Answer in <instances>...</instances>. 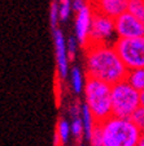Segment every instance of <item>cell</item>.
Listing matches in <instances>:
<instances>
[{"mask_svg": "<svg viewBox=\"0 0 144 146\" xmlns=\"http://www.w3.org/2000/svg\"><path fill=\"white\" fill-rule=\"evenodd\" d=\"M126 81L130 85H132L136 90L144 91V68H139V69H132L129 70L126 77Z\"/></svg>", "mask_w": 144, "mask_h": 146, "instance_id": "cell-13", "label": "cell"}, {"mask_svg": "<svg viewBox=\"0 0 144 146\" xmlns=\"http://www.w3.org/2000/svg\"><path fill=\"white\" fill-rule=\"evenodd\" d=\"M100 125L104 146H136L143 134L131 119L110 116Z\"/></svg>", "mask_w": 144, "mask_h": 146, "instance_id": "cell-3", "label": "cell"}, {"mask_svg": "<svg viewBox=\"0 0 144 146\" xmlns=\"http://www.w3.org/2000/svg\"><path fill=\"white\" fill-rule=\"evenodd\" d=\"M136 146H144V133L140 136V140H139V142Z\"/></svg>", "mask_w": 144, "mask_h": 146, "instance_id": "cell-23", "label": "cell"}, {"mask_svg": "<svg viewBox=\"0 0 144 146\" xmlns=\"http://www.w3.org/2000/svg\"><path fill=\"white\" fill-rule=\"evenodd\" d=\"M91 4L93 5L96 12L108 16L113 20L127 12L129 8V0H97Z\"/></svg>", "mask_w": 144, "mask_h": 146, "instance_id": "cell-10", "label": "cell"}, {"mask_svg": "<svg viewBox=\"0 0 144 146\" xmlns=\"http://www.w3.org/2000/svg\"><path fill=\"white\" fill-rule=\"evenodd\" d=\"M140 106V91L130 85L126 80L112 86V116L131 119Z\"/></svg>", "mask_w": 144, "mask_h": 146, "instance_id": "cell-4", "label": "cell"}, {"mask_svg": "<svg viewBox=\"0 0 144 146\" xmlns=\"http://www.w3.org/2000/svg\"><path fill=\"white\" fill-rule=\"evenodd\" d=\"M72 3H73V11H74V13H77L78 11L83 9L90 1L88 0H72Z\"/></svg>", "mask_w": 144, "mask_h": 146, "instance_id": "cell-22", "label": "cell"}, {"mask_svg": "<svg viewBox=\"0 0 144 146\" xmlns=\"http://www.w3.org/2000/svg\"><path fill=\"white\" fill-rule=\"evenodd\" d=\"M72 121H70V129H72V136L75 138L77 143H82V137H84V128L83 121H82V116H70Z\"/></svg>", "mask_w": 144, "mask_h": 146, "instance_id": "cell-15", "label": "cell"}, {"mask_svg": "<svg viewBox=\"0 0 144 146\" xmlns=\"http://www.w3.org/2000/svg\"><path fill=\"white\" fill-rule=\"evenodd\" d=\"M90 3H95V1H97V0H88Z\"/></svg>", "mask_w": 144, "mask_h": 146, "instance_id": "cell-25", "label": "cell"}, {"mask_svg": "<svg viewBox=\"0 0 144 146\" xmlns=\"http://www.w3.org/2000/svg\"><path fill=\"white\" fill-rule=\"evenodd\" d=\"M49 26L51 30L60 27V12H59V0H52L49 5Z\"/></svg>", "mask_w": 144, "mask_h": 146, "instance_id": "cell-16", "label": "cell"}, {"mask_svg": "<svg viewBox=\"0 0 144 146\" xmlns=\"http://www.w3.org/2000/svg\"><path fill=\"white\" fill-rule=\"evenodd\" d=\"M66 46H68V54H69L70 61H73L75 59V55L78 52V48L81 47V44H79V42L77 40L75 35H72L66 40Z\"/></svg>", "mask_w": 144, "mask_h": 146, "instance_id": "cell-20", "label": "cell"}, {"mask_svg": "<svg viewBox=\"0 0 144 146\" xmlns=\"http://www.w3.org/2000/svg\"><path fill=\"white\" fill-rule=\"evenodd\" d=\"M140 100H141V106H144V91L140 93Z\"/></svg>", "mask_w": 144, "mask_h": 146, "instance_id": "cell-24", "label": "cell"}, {"mask_svg": "<svg viewBox=\"0 0 144 146\" xmlns=\"http://www.w3.org/2000/svg\"><path fill=\"white\" fill-rule=\"evenodd\" d=\"M127 12L138 17L144 24V0H129Z\"/></svg>", "mask_w": 144, "mask_h": 146, "instance_id": "cell-17", "label": "cell"}, {"mask_svg": "<svg viewBox=\"0 0 144 146\" xmlns=\"http://www.w3.org/2000/svg\"><path fill=\"white\" fill-rule=\"evenodd\" d=\"M114 27L117 39H131L144 35V24L130 12H125L116 18Z\"/></svg>", "mask_w": 144, "mask_h": 146, "instance_id": "cell-7", "label": "cell"}, {"mask_svg": "<svg viewBox=\"0 0 144 146\" xmlns=\"http://www.w3.org/2000/svg\"><path fill=\"white\" fill-rule=\"evenodd\" d=\"M55 43V58H56V70L57 76L61 80H66L70 73V58L68 54V46L62 30L57 27L52 31Z\"/></svg>", "mask_w": 144, "mask_h": 146, "instance_id": "cell-8", "label": "cell"}, {"mask_svg": "<svg viewBox=\"0 0 144 146\" xmlns=\"http://www.w3.org/2000/svg\"><path fill=\"white\" fill-rule=\"evenodd\" d=\"M59 12H60V22H65L69 20L73 11L72 0H59Z\"/></svg>", "mask_w": 144, "mask_h": 146, "instance_id": "cell-18", "label": "cell"}, {"mask_svg": "<svg viewBox=\"0 0 144 146\" xmlns=\"http://www.w3.org/2000/svg\"><path fill=\"white\" fill-rule=\"evenodd\" d=\"M131 120L139 128V131L141 133H144V106H140L136 110L135 112H134V115L131 116Z\"/></svg>", "mask_w": 144, "mask_h": 146, "instance_id": "cell-21", "label": "cell"}, {"mask_svg": "<svg viewBox=\"0 0 144 146\" xmlns=\"http://www.w3.org/2000/svg\"><path fill=\"white\" fill-rule=\"evenodd\" d=\"M77 146H84L83 143H77Z\"/></svg>", "mask_w": 144, "mask_h": 146, "instance_id": "cell-26", "label": "cell"}, {"mask_svg": "<svg viewBox=\"0 0 144 146\" xmlns=\"http://www.w3.org/2000/svg\"><path fill=\"white\" fill-rule=\"evenodd\" d=\"M93 13H95V9H93V5L91 3H88L83 9L75 13L74 35L83 50L90 44V31L91 25H92Z\"/></svg>", "mask_w": 144, "mask_h": 146, "instance_id": "cell-9", "label": "cell"}, {"mask_svg": "<svg viewBox=\"0 0 144 146\" xmlns=\"http://www.w3.org/2000/svg\"><path fill=\"white\" fill-rule=\"evenodd\" d=\"M88 143H90V146H104V140H103V132H101L100 123H97L95 125L92 133H91L90 140H88Z\"/></svg>", "mask_w": 144, "mask_h": 146, "instance_id": "cell-19", "label": "cell"}, {"mask_svg": "<svg viewBox=\"0 0 144 146\" xmlns=\"http://www.w3.org/2000/svg\"><path fill=\"white\" fill-rule=\"evenodd\" d=\"M84 104L97 123H103L112 116V85L92 77L86 78L83 90Z\"/></svg>", "mask_w": 144, "mask_h": 146, "instance_id": "cell-2", "label": "cell"}, {"mask_svg": "<svg viewBox=\"0 0 144 146\" xmlns=\"http://www.w3.org/2000/svg\"><path fill=\"white\" fill-rule=\"evenodd\" d=\"M70 133H72V129H70V123L64 117H60L57 120V125H56V136L60 138L61 145H65L68 141H69Z\"/></svg>", "mask_w": 144, "mask_h": 146, "instance_id": "cell-14", "label": "cell"}, {"mask_svg": "<svg viewBox=\"0 0 144 146\" xmlns=\"http://www.w3.org/2000/svg\"><path fill=\"white\" fill-rule=\"evenodd\" d=\"M83 72L79 67L74 65V67L70 68V73H69V82H70V88H72L73 93L75 95H79V94H83V90H84V85H86V78L84 77Z\"/></svg>", "mask_w": 144, "mask_h": 146, "instance_id": "cell-11", "label": "cell"}, {"mask_svg": "<svg viewBox=\"0 0 144 146\" xmlns=\"http://www.w3.org/2000/svg\"><path fill=\"white\" fill-rule=\"evenodd\" d=\"M113 46L129 70L144 68V35L131 39H117Z\"/></svg>", "mask_w": 144, "mask_h": 146, "instance_id": "cell-5", "label": "cell"}, {"mask_svg": "<svg viewBox=\"0 0 144 146\" xmlns=\"http://www.w3.org/2000/svg\"><path fill=\"white\" fill-rule=\"evenodd\" d=\"M86 77L101 80L109 85L126 80L129 69L113 44H90L84 48Z\"/></svg>", "mask_w": 144, "mask_h": 146, "instance_id": "cell-1", "label": "cell"}, {"mask_svg": "<svg viewBox=\"0 0 144 146\" xmlns=\"http://www.w3.org/2000/svg\"><path fill=\"white\" fill-rule=\"evenodd\" d=\"M116 40L117 35L114 20L95 11L90 31V44H113Z\"/></svg>", "mask_w": 144, "mask_h": 146, "instance_id": "cell-6", "label": "cell"}, {"mask_svg": "<svg viewBox=\"0 0 144 146\" xmlns=\"http://www.w3.org/2000/svg\"><path fill=\"white\" fill-rule=\"evenodd\" d=\"M81 116H82V121H83V128H84V137H86V140L88 141L91 137V133H92V131H93V128L97 124V121H96V119L93 117V115L91 113L90 108L84 103L82 104Z\"/></svg>", "mask_w": 144, "mask_h": 146, "instance_id": "cell-12", "label": "cell"}]
</instances>
